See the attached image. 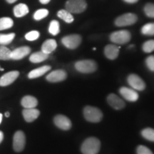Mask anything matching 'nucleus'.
<instances>
[{
    "label": "nucleus",
    "mask_w": 154,
    "mask_h": 154,
    "mask_svg": "<svg viewBox=\"0 0 154 154\" xmlns=\"http://www.w3.org/2000/svg\"><path fill=\"white\" fill-rule=\"evenodd\" d=\"M100 140L95 137H90L84 140L81 150L84 154H97L100 150Z\"/></svg>",
    "instance_id": "1"
},
{
    "label": "nucleus",
    "mask_w": 154,
    "mask_h": 154,
    "mask_svg": "<svg viewBox=\"0 0 154 154\" xmlns=\"http://www.w3.org/2000/svg\"><path fill=\"white\" fill-rule=\"evenodd\" d=\"M65 8L72 14H80L87 8V3L85 0H68L65 5Z\"/></svg>",
    "instance_id": "2"
},
{
    "label": "nucleus",
    "mask_w": 154,
    "mask_h": 154,
    "mask_svg": "<svg viewBox=\"0 0 154 154\" xmlns=\"http://www.w3.org/2000/svg\"><path fill=\"white\" fill-rule=\"evenodd\" d=\"M84 116L89 122L98 123L103 118V113L98 108L87 106L84 109Z\"/></svg>",
    "instance_id": "3"
},
{
    "label": "nucleus",
    "mask_w": 154,
    "mask_h": 154,
    "mask_svg": "<svg viewBox=\"0 0 154 154\" xmlns=\"http://www.w3.org/2000/svg\"><path fill=\"white\" fill-rule=\"evenodd\" d=\"M97 63L93 60H82L75 63V68L78 72L84 74H89L96 72Z\"/></svg>",
    "instance_id": "4"
},
{
    "label": "nucleus",
    "mask_w": 154,
    "mask_h": 154,
    "mask_svg": "<svg viewBox=\"0 0 154 154\" xmlns=\"http://www.w3.org/2000/svg\"><path fill=\"white\" fill-rule=\"evenodd\" d=\"M131 38V34L127 30H120L113 32L110 35L111 41L117 44H125Z\"/></svg>",
    "instance_id": "5"
},
{
    "label": "nucleus",
    "mask_w": 154,
    "mask_h": 154,
    "mask_svg": "<svg viewBox=\"0 0 154 154\" xmlns=\"http://www.w3.org/2000/svg\"><path fill=\"white\" fill-rule=\"evenodd\" d=\"M137 20L138 17L136 14L133 13H126V14L119 16L116 19L115 24L119 27L131 26V25L134 24L137 22Z\"/></svg>",
    "instance_id": "6"
},
{
    "label": "nucleus",
    "mask_w": 154,
    "mask_h": 154,
    "mask_svg": "<svg viewBox=\"0 0 154 154\" xmlns=\"http://www.w3.org/2000/svg\"><path fill=\"white\" fill-rule=\"evenodd\" d=\"M61 42L68 49H75L82 43V37L79 34H71L63 37Z\"/></svg>",
    "instance_id": "7"
},
{
    "label": "nucleus",
    "mask_w": 154,
    "mask_h": 154,
    "mask_svg": "<svg viewBox=\"0 0 154 154\" xmlns=\"http://www.w3.org/2000/svg\"><path fill=\"white\" fill-rule=\"evenodd\" d=\"M26 143V137L24 133L18 131L15 133L13 138V149L16 152H21L24 150Z\"/></svg>",
    "instance_id": "8"
},
{
    "label": "nucleus",
    "mask_w": 154,
    "mask_h": 154,
    "mask_svg": "<svg viewBox=\"0 0 154 154\" xmlns=\"http://www.w3.org/2000/svg\"><path fill=\"white\" fill-rule=\"evenodd\" d=\"M128 83L134 89L138 91H143L145 89L146 84L143 79L136 74H130L128 77Z\"/></svg>",
    "instance_id": "9"
},
{
    "label": "nucleus",
    "mask_w": 154,
    "mask_h": 154,
    "mask_svg": "<svg viewBox=\"0 0 154 154\" xmlns=\"http://www.w3.org/2000/svg\"><path fill=\"white\" fill-rule=\"evenodd\" d=\"M54 124L60 129L67 131L72 127V121L68 117L63 115H57L54 119Z\"/></svg>",
    "instance_id": "10"
},
{
    "label": "nucleus",
    "mask_w": 154,
    "mask_h": 154,
    "mask_svg": "<svg viewBox=\"0 0 154 154\" xmlns=\"http://www.w3.org/2000/svg\"><path fill=\"white\" fill-rule=\"evenodd\" d=\"M19 72L18 71H11L4 74L0 78V86H7L10 85L18 78Z\"/></svg>",
    "instance_id": "11"
},
{
    "label": "nucleus",
    "mask_w": 154,
    "mask_h": 154,
    "mask_svg": "<svg viewBox=\"0 0 154 154\" xmlns=\"http://www.w3.org/2000/svg\"><path fill=\"white\" fill-rule=\"evenodd\" d=\"M107 101L109 104L116 110H121L126 106L125 102L114 94H111L108 96Z\"/></svg>",
    "instance_id": "12"
},
{
    "label": "nucleus",
    "mask_w": 154,
    "mask_h": 154,
    "mask_svg": "<svg viewBox=\"0 0 154 154\" xmlns=\"http://www.w3.org/2000/svg\"><path fill=\"white\" fill-rule=\"evenodd\" d=\"M66 77L67 74L66 72H64L63 70H61V69H59V70H55L51 72L49 74L47 75L46 79L49 82L57 83L65 80L66 79Z\"/></svg>",
    "instance_id": "13"
},
{
    "label": "nucleus",
    "mask_w": 154,
    "mask_h": 154,
    "mask_svg": "<svg viewBox=\"0 0 154 154\" xmlns=\"http://www.w3.org/2000/svg\"><path fill=\"white\" fill-rule=\"evenodd\" d=\"M30 51V47H26V46L17 48V49L11 51V59L13 60H20V59H22L23 58L29 55Z\"/></svg>",
    "instance_id": "14"
},
{
    "label": "nucleus",
    "mask_w": 154,
    "mask_h": 154,
    "mask_svg": "<svg viewBox=\"0 0 154 154\" xmlns=\"http://www.w3.org/2000/svg\"><path fill=\"white\" fill-rule=\"evenodd\" d=\"M121 95L126 99L127 101H136L138 99V94L137 92L131 88H127V87H121L119 89Z\"/></svg>",
    "instance_id": "15"
},
{
    "label": "nucleus",
    "mask_w": 154,
    "mask_h": 154,
    "mask_svg": "<svg viewBox=\"0 0 154 154\" xmlns=\"http://www.w3.org/2000/svg\"><path fill=\"white\" fill-rule=\"evenodd\" d=\"M23 116L24 120L26 122H32L38 118L40 114V111L38 109L33 108V109H25L22 111Z\"/></svg>",
    "instance_id": "16"
},
{
    "label": "nucleus",
    "mask_w": 154,
    "mask_h": 154,
    "mask_svg": "<svg viewBox=\"0 0 154 154\" xmlns=\"http://www.w3.org/2000/svg\"><path fill=\"white\" fill-rule=\"evenodd\" d=\"M119 48L113 44H109L106 46L104 49V54L109 59L113 60L118 57L119 54Z\"/></svg>",
    "instance_id": "17"
},
{
    "label": "nucleus",
    "mask_w": 154,
    "mask_h": 154,
    "mask_svg": "<svg viewBox=\"0 0 154 154\" xmlns=\"http://www.w3.org/2000/svg\"><path fill=\"white\" fill-rule=\"evenodd\" d=\"M21 104L24 109H33L38 104V101L32 96H25L22 98Z\"/></svg>",
    "instance_id": "18"
},
{
    "label": "nucleus",
    "mask_w": 154,
    "mask_h": 154,
    "mask_svg": "<svg viewBox=\"0 0 154 154\" xmlns=\"http://www.w3.org/2000/svg\"><path fill=\"white\" fill-rule=\"evenodd\" d=\"M51 69V66H43L39 67V68L35 69L34 70L31 71V72L29 73L28 77L29 79H36L38 78V77L43 76L44 74H45L46 73L49 72V71Z\"/></svg>",
    "instance_id": "19"
},
{
    "label": "nucleus",
    "mask_w": 154,
    "mask_h": 154,
    "mask_svg": "<svg viewBox=\"0 0 154 154\" xmlns=\"http://www.w3.org/2000/svg\"><path fill=\"white\" fill-rule=\"evenodd\" d=\"M57 44L54 39H47L44 42L42 46V51L44 53L49 54L57 49Z\"/></svg>",
    "instance_id": "20"
},
{
    "label": "nucleus",
    "mask_w": 154,
    "mask_h": 154,
    "mask_svg": "<svg viewBox=\"0 0 154 154\" xmlns=\"http://www.w3.org/2000/svg\"><path fill=\"white\" fill-rule=\"evenodd\" d=\"M13 11H14V14L15 17L20 18V17H23L25 15L27 14L29 11V9L27 5L22 3L15 6L14 9H13Z\"/></svg>",
    "instance_id": "21"
},
{
    "label": "nucleus",
    "mask_w": 154,
    "mask_h": 154,
    "mask_svg": "<svg viewBox=\"0 0 154 154\" xmlns=\"http://www.w3.org/2000/svg\"><path fill=\"white\" fill-rule=\"evenodd\" d=\"M48 57H49V54H47L44 53L42 51H37V52L32 54L30 56L29 61L32 63H37L47 60Z\"/></svg>",
    "instance_id": "22"
},
{
    "label": "nucleus",
    "mask_w": 154,
    "mask_h": 154,
    "mask_svg": "<svg viewBox=\"0 0 154 154\" xmlns=\"http://www.w3.org/2000/svg\"><path fill=\"white\" fill-rule=\"evenodd\" d=\"M57 16L59 18L62 19L65 22L68 23V24H71L74 22V19L73 17L72 14L67 11L66 9H61L57 12Z\"/></svg>",
    "instance_id": "23"
},
{
    "label": "nucleus",
    "mask_w": 154,
    "mask_h": 154,
    "mask_svg": "<svg viewBox=\"0 0 154 154\" xmlns=\"http://www.w3.org/2000/svg\"><path fill=\"white\" fill-rule=\"evenodd\" d=\"M14 21L10 17H2L0 18V31L8 29L13 26Z\"/></svg>",
    "instance_id": "24"
},
{
    "label": "nucleus",
    "mask_w": 154,
    "mask_h": 154,
    "mask_svg": "<svg viewBox=\"0 0 154 154\" xmlns=\"http://www.w3.org/2000/svg\"><path fill=\"white\" fill-rule=\"evenodd\" d=\"M15 37L14 33L0 34V45H7L13 41Z\"/></svg>",
    "instance_id": "25"
},
{
    "label": "nucleus",
    "mask_w": 154,
    "mask_h": 154,
    "mask_svg": "<svg viewBox=\"0 0 154 154\" xmlns=\"http://www.w3.org/2000/svg\"><path fill=\"white\" fill-rule=\"evenodd\" d=\"M11 51L5 46H0V60H10Z\"/></svg>",
    "instance_id": "26"
},
{
    "label": "nucleus",
    "mask_w": 154,
    "mask_h": 154,
    "mask_svg": "<svg viewBox=\"0 0 154 154\" xmlns=\"http://www.w3.org/2000/svg\"><path fill=\"white\" fill-rule=\"evenodd\" d=\"M49 32L51 35L56 36L60 32V25L57 20H52L49 24Z\"/></svg>",
    "instance_id": "27"
},
{
    "label": "nucleus",
    "mask_w": 154,
    "mask_h": 154,
    "mask_svg": "<svg viewBox=\"0 0 154 154\" xmlns=\"http://www.w3.org/2000/svg\"><path fill=\"white\" fill-rule=\"evenodd\" d=\"M141 33L143 35L153 36L154 35V22L148 23L141 28Z\"/></svg>",
    "instance_id": "28"
},
{
    "label": "nucleus",
    "mask_w": 154,
    "mask_h": 154,
    "mask_svg": "<svg viewBox=\"0 0 154 154\" xmlns=\"http://www.w3.org/2000/svg\"><path fill=\"white\" fill-rule=\"evenodd\" d=\"M141 135L144 138L150 141L154 142V129L151 128H146L141 131Z\"/></svg>",
    "instance_id": "29"
},
{
    "label": "nucleus",
    "mask_w": 154,
    "mask_h": 154,
    "mask_svg": "<svg viewBox=\"0 0 154 154\" xmlns=\"http://www.w3.org/2000/svg\"><path fill=\"white\" fill-rule=\"evenodd\" d=\"M49 14V10L46 9H40L35 11L34 14V19L36 21H40L45 18Z\"/></svg>",
    "instance_id": "30"
},
{
    "label": "nucleus",
    "mask_w": 154,
    "mask_h": 154,
    "mask_svg": "<svg viewBox=\"0 0 154 154\" xmlns=\"http://www.w3.org/2000/svg\"><path fill=\"white\" fill-rule=\"evenodd\" d=\"M142 49L144 52L151 53L154 51V40H149L143 44Z\"/></svg>",
    "instance_id": "31"
},
{
    "label": "nucleus",
    "mask_w": 154,
    "mask_h": 154,
    "mask_svg": "<svg viewBox=\"0 0 154 154\" xmlns=\"http://www.w3.org/2000/svg\"><path fill=\"white\" fill-rule=\"evenodd\" d=\"M144 12L146 16L151 18H154V4L148 3L144 7Z\"/></svg>",
    "instance_id": "32"
},
{
    "label": "nucleus",
    "mask_w": 154,
    "mask_h": 154,
    "mask_svg": "<svg viewBox=\"0 0 154 154\" xmlns=\"http://www.w3.org/2000/svg\"><path fill=\"white\" fill-rule=\"evenodd\" d=\"M39 35L40 34L38 31H31V32H28V33L25 35V38L30 42L35 41V40H36L38 37H39Z\"/></svg>",
    "instance_id": "33"
},
{
    "label": "nucleus",
    "mask_w": 154,
    "mask_h": 154,
    "mask_svg": "<svg viewBox=\"0 0 154 154\" xmlns=\"http://www.w3.org/2000/svg\"><path fill=\"white\" fill-rule=\"evenodd\" d=\"M146 64L150 71L154 72V56H150L146 59Z\"/></svg>",
    "instance_id": "34"
},
{
    "label": "nucleus",
    "mask_w": 154,
    "mask_h": 154,
    "mask_svg": "<svg viewBox=\"0 0 154 154\" xmlns=\"http://www.w3.org/2000/svg\"><path fill=\"white\" fill-rule=\"evenodd\" d=\"M137 154H153L149 148L144 146H139L137 148Z\"/></svg>",
    "instance_id": "35"
},
{
    "label": "nucleus",
    "mask_w": 154,
    "mask_h": 154,
    "mask_svg": "<svg viewBox=\"0 0 154 154\" xmlns=\"http://www.w3.org/2000/svg\"><path fill=\"white\" fill-rule=\"evenodd\" d=\"M125 2H127V3H129V4H134V3H136L138 0H124Z\"/></svg>",
    "instance_id": "36"
},
{
    "label": "nucleus",
    "mask_w": 154,
    "mask_h": 154,
    "mask_svg": "<svg viewBox=\"0 0 154 154\" xmlns=\"http://www.w3.org/2000/svg\"><path fill=\"white\" fill-rule=\"evenodd\" d=\"M51 0H39V2L42 3V5H47L48 3L50 2Z\"/></svg>",
    "instance_id": "37"
},
{
    "label": "nucleus",
    "mask_w": 154,
    "mask_h": 154,
    "mask_svg": "<svg viewBox=\"0 0 154 154\" xmlns=\"http://www.w3.org/2000/svg\"><path fill=\"white\" fill-rule=\"evenodd\" d=\"M3 138H4V134L2 131H0V143H1L2 141Z\"/></svg>",
    "instance_id": "38"
},
{
    "label": "nucleus",
    "mask_w": 154,
    "mask_h": 154,
    "mask_svg": "<svg viewBox=\"0 0 154 154\" xmlns=\"http://www.w3.org/2000/svg\"><path fill=\"white\" fill-rule=\"evenodd\" d=\"M6 1H7V2L9 4H13V3H14L15 2H17V0H6Z\"/></svg>",
    "instance_id": "39"
},
{
    "label": "nucleus",
    "mask_w": 154,
    "mask_h": 154,
    "mask_svg": "<svg viewBox=\"0 0 154 154\" xmlns=\"http://www.w3.org/2000/svg\"><path fill=\"white\" fill-rule=\"evenodd\" d=\"M2 121V113H0V124H1Z\"/></svg>",
    "instance_id": "40"
},
{
    "label": "nucleus",
    "mask_w": 154,
    "mask_h": 154,
    "mask_svg": "<svg viewBox=\"0 0 154 154\" xmlns=\"http://www.w3.org/2000/svg\"><path fill=\"white\" fill-rule=\"evenodd\" d=\"M5 116H6V117H7V118H9V112L5 113Z\"/></svg>",
    "instance_id": "41"
},
{
    "label": "nucleus",
    "mask_w": 154,
    "mask_h": 154,
    "mask_svg": "<svg viewBox=\"0 0 154 154\" xmlns=\"http://www.w3.org/2000/svg\"><path fill=\"white\" fill-rule=\"evenodd\" d=\"M0 71H4V69L2 68L1 66H0Z\"/></svg>",
    "instance_id": "42"
}]
</instances>
